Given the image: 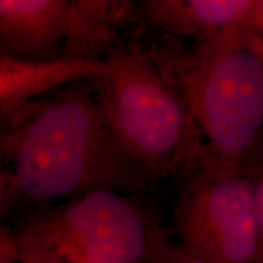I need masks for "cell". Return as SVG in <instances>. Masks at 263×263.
Wrapping results in <instances>:
<instances>
[{"label": "cell", "mask_w": 263, "mask_h": 263, "mask_svg": "<svg viewBox=\"0 0 263 263\" xmlns=\"http://www.w3.org/2000/svg\"><path fill=\"white\" fill-rule=\"evenodd\" d=\"M2 216L97 190L141 195L154 185L111 126L98 80L33 100L2 120Z\"/></svg>", "instance_id": "1"}, {"label": "cell", "mask_w": 263, "mask_h": 263, "mask_svg": "<svg viewBox=\"0 0 263 263\" xmlns=\"http://www.w3.org/2000/svg\"><path fill=\"white\" fill-rule=\"evenodd\" d=\"M155 33L144 42L182 99L201 162L244 166L263 138V41L241 26L205 43Z\"/></svg>", "instance_id": "2"}, {"label": "cell", "mask_w": 263, "mask_h": 263, "mask_svg": "<svg viewBox=\"0 0 263 263\" xmlns=\"http://www.w3.org/2000/svg\"><path fill=\"white\" fill-rule=\"evenodd\" d=\"M10 234L18 263H150L172 241L141 195L110 190L27 207Z\"/></svg>", "instance_id": "3"}, {"label": "cell", "mask_w": 263, "mask_h": 263, "mask_svg": "<svg viewBox=\"0 0 263 263\" xmlns=\"http://www.w3.org/2000/svg\"><path fill=\"white\" fill-rule=\"evenodd\" d=\"M104 61L99 89L128 155L155 184L185 178L201 162V147L182 99L143 41L127 39Z\"/></svg>", "instance_id": "4"}, {"label": "cell", "mask_w": 263, "mask_h": 263, "mask_svg": "<svg viewBox=\"0 0 263 263\" xmlns=\"http://www.w3.org/2000/svg\"><path fill=\"white\" fill-rule=\"evenodd\" d=\"M183 182L173 206L177 241L211 263H255L258 223L246 167L202 161Z\"/></svg>", "instance_id": "5"}, {"label": "cell", "mask_w": 263, "mask_h": 263, "mask_svg": "<svg viewBox=\"0 0 263 263\" xmlns=\"http://www.w3.org/2000/svg\"><path fill=\"white\" fill-rule=\"evenodd\" d=\"M71 0H0V54L24 60L62 58Z\"/></svg>", "instance_id": "6"}, {"label": "cell", "mask_w": 263, "mask_h": 263, "mask_svg": "<svg viewBox=\"0 0 263 263\" xmlns=\"http://www.w3.org/2000/svg\"><path fill=\"white\" fill-rule=\"evenodd\" d=\"M140 21L153 32L205 43L249 26L255 0H136Z\"/></svg>", "instance_id": "7"}, {"label": "cell", "mask_w": 263, "mask_h": 263, "mask_svg": "<svg viewBox=\"0 0 263 263\" xmlns=\"http://www.w3.org/2000/svg\"><path fill=\"white\" fill-rule=\"evenodd\" d=\"M106 72L104 60L62 57L38 61L0 54V117L67 85L100 80Z\"/></svg>", "instance_id": "8"}, {"label": "cell", "mask_w": 263, "mask_h": 263, "mask_svg": "<svg viewBox=\"0 0 263 263\" xmlns=\"http://www.w3.org/2000/svg\"><path fill=\"white\" fill-rule=\"evenodd\" d=\"M137 25L143 26L136 0H71L64 57L104 60Z\"/></svg>", "instance_id": "9"}, {"label": "cell", "mask_w": 263, "mask_h": 263, "mask_svg": "<svg viewBox=\"0 0 263 263\" xmlns=\"http://www.w3.org/2000/svg\"><path fill=\"white\" fill-rule=\"evenodd\" d=\"M150 263H211L188 246L171 241Z\"/></svg>", "instance_id": "10"}, {"label": "cell", "mask_w": 263, "mask_h": 263, "mask_svg": "<svg viewBox=\"0 0 263 263\" xmlns=\"http://www.w3.org/2000/svg\"><path fill=\"white\" fill-rule=\"evenodd\" d=\"M245 166V164H244ZM251 176L252 183L255 186L256 212H257L258 223V240H257V254H256L255 263H263V172L252 167L245 166Z\"/></svg>", "instance_id": "11"}, {"label": "cell", "mask_w": 263, "mask_h": 263, "mask_svg": "<svg viewBox=\"0 0 263 263\" xmlns=\"http://www.w3.org/2000/svg\"><path fill=\"white\" fill-rule=\"evenodd\" d=\"M249 27L263 41V0H255L254 11H252Z\"/></svg>", "instance_id": "12"}]
</instances>
